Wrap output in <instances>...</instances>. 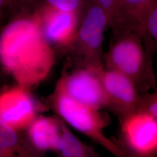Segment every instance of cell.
Segmentation results:
<instances>
[{"mask_svg":"<svg viewBox=\"0 0 157 157\" xmlns=\"http://www.w3.org/2000/svg\"><path fill=\"white\" fill-rule=\"evenodd\" d=\"M55 56L37 23L15 21L0 36V63L17 82L30 90L47 78Z\"/></svg>","mask_w":157,"mask_h":157,"instance_id":"obj_1","label":"cell"},{"mask_svg":"<svg viewBox=\"0 0 157 157\" xmlns=\"http://www.w3.org/2000/svg\"><path fill=\"white\" fill-rule=\"evenodd\" d=\"M154 57L147 52L140 34L125 32L113 36L109 50L103 55V65L128 77L143 94L156 86Z\"/></svg>","mask_w":157,"mask_h":157,"instance_id":"obj_2","label":"cell"},{"mask_svg":"<svg viewBox=\"0 0 157 157\" xmlns=\"http://www.w3.org/2000/svg\"><path fill=\"white\" fill-rule=\"evenodd\" d=\"M108 28L107 13L93 0H85V6L72 43L67 50V69L81 68L100 70L104 67V34Z\"/></svg>","mask_w":157,"mask_h":157,"instance_id":"obj_3","label":"cell"},{"mask_svg":"<svg viewBox=\"0 0 157 157\" xmlns=\"http://www.w3.org/2000/svg\"><path fill=\"white\" fill-rule=\"evenodd\" d=\"M49 101L52 109L65 122L113 155L126 156V152L119 143L107 137L103 132L111 122L107 113L80 104L56 90L51 95Z\"/></svg>","mask_w":157,"mask_h":157,"instance_id":"obj_4","label":"cell"},{"mask_svg":"<svg viewBox=\"0 0 157 157\" xmlns=\"http://www.w3.org/2000/svg\"><path fill=\"white\" fill-rule=\"evenodd\" d=\"M102 69L64 71L55 90L84 105L98 110L105 109L107 97L100 76Z\"/></svg>","mask_w":157,"mask_h":157,"instance_id":"obj_5","label":"cell"},{"mask_svg":"<svg viewBox=\"0 0 157 157\" xmlns=\"http://www.w3.org/2000/svg\"><path fill=\"white\" fill-rule=\"evenodd\" d=\"M100 76L107 97L105 109L115 115L120 123L139 111L141 94L130 79L122 73L104 67Z\"/></svg>","mask_w":157,"mask_h":157,"instance_id":"obj_6","label":"cell"},{"mask_svg":"<svg viewBox=\"0 0 157 157\" xmlns=\"http://www.w3.org/2000/svg\"><path fill=\"white\" fill-rule=\"evenodd\" d=\"M125 144L141 157L157 154V119L144 111L132 114L120 123Z\"/></svg>","mask_w":157,"mask_h":157,"instance_id":"obj_7","label":"cell"},{"mask_svg":"<svg viewBox=\"0 0 157 157\" xmlns=\"http://www.w3.org/2000/svg\"><path fill=\"white\" fill-rule=\"evenodd\" d=\"M37 117V104L28 89L17 85L0 93V119L13 129L26 130Z\"/></svg>","mask_w":157,"mask_h":157,"instance_id":"obj_8","label":"cell"},{"mask_svg":"<svg viewBox=\"0 0 157 157\" xmlns=\"http://www.w3.org/2000/svg\"><path fill=\"white\" fill-rule=\"evenodd\" d=\"M44 10L39 25L45 39L50 45L67 49L75 39L82 15L48 5Z\"/></svg>","mask_w":157,"mask_h":157,"instance_id":"obj_9","label":"cell"},{"mask_svg":"<svg viewBox=\"0 0 157 157\" xmlns=\"http://www.w3.org/2000/svg\"><path fill=\"white\" fill-rule=\"evenodd\" d=\"M155 0H121L118 13L112 26L113 36L125 32L145 35L144 22L147 13Z\"/></svg>","mask_w":157,"mask_h":157,"instance_id":"obj_10","label":"cell"},{"mask_svg":"<svg viewBox=\"0 0 157 157\" xmlns=\"http://www.w3.org/2000/svg\"><path fill=\"white\" fill-rule=\"evenodd\" d=\"M26 130L30 144L41 155L45 152H56L61 133L58 117H37Z\"/></svg>","mask_w":157,"mask_h":157,"instance_id":"obj_11","label":"cell"},{"mask_svg":"<svg viewBox=\"0 0 157 157\" xmlns=\"http://www.w3.org/2000/svg\"><path fill=\"white\" fill-rule=\"evenodd\" d=\"M26 135L0 119V157H39Z\"/></svg>","mask_w":157,"mask_h":157,"instance_id":"obj_12","label":"cell"},{"mask_svg":"<svg viewBox=\"0 0 157 157\" xmlns=\"http://www.w3.org/2000/svg\"><path fill=\"white\" fill-rule=\"evenodd\" d=\"M59 121L61 133L56 152L63 157H100L94 148L86 144L73 135L67 128L65 122L59 117Z\"/></svg>","mask_w":157,"mask_h":157,"instance_id":"obj_13","label":"cell"},{"mask_svg":"<svg viewBox=\"0 0 157 157\" xmlns=\"http://www.w3.org/2000/svg\"><path fill=\"white\" fill-rule=\"evenodd\" d=\"M47 4L56 10L82 14L85 0H45Z\"/></svg>","mask_w":157,"mask_h":157,"instance_id":"obj_14","label":"cell"},{"mask_svg":"<svg viewBox=\"0 0 157 157\" xmlns=\"http://www.w3.org/2000/svg\"><path fill=\"white\" fill-rule=\"evenodd\" d=\"M144 29L145 36H148L157 47V1L155 0L147 13Z\"/></svg>","mask_w":157,"mask_h":157,"instance_id":"obj_15","label":"cell"},{"mask_svg":"<svg viewBox=\"0 0 157 157\" xmlns=\"http://www.w3.org/2000/svg\"><path fill=\"white\" fill-rule=\"evenodd\" d=\"M139 111L147 112L157 119V91L141 94Z\"/></svg>","mask_w":157,"mask_h":157,"instance_id":"obj_16","label":"cell"},{"mask_svg":"<svg viewBox=\"0 0 157 157\" xmlns=\"http://www.w3.org/2000/svg\"><path fill=\"white\" fill-rule=\"evenodd\" d=\"M101 6L107 13L108 19V28L114 22L117 15L118 0H93Z\"/></svg>","mask_w":157,"mask_h":157,"instance_id":"obj_17","label":"cell"},{"mask_svg":"<svg viewBox=\"0 0 157 157\" xmlns=\"http://www.w3.org/2000/svg\"><path fill=\"white\" fill-rule=\"evenodd\" d=\"M35 0H6V7L17 10L31 5Z\"/></svg>","mask_w":157,"mask_h":157,"instance_id":"obj_18","label":"cell"},{"mask_svg":"<svg viewBox=\"0 0 157 157\" xmlns=\"http://www.w3.org/2000/svg\"><path fill=\"white\" fill-rule=\"evenodd\" d=\"M6 0H0V15L2 12V10L6 8Z\"/></svg>","mask_w":157,"mask_h":157,"instance_id":"obj_19","label":"cell"},{"mask_svg":"<svg viewBox=\"0 0 157 157\" xmlns=\"http://www.w3.org/2000/svg\"><path fill=\"white\" fill-rule=\"evenodd\" d=\"M155 1H157V0H155Z\"/></svg>","mask_w":157,"mask_h":157,"instance_id":"obj_20","label":"cell"}]
</instances>
